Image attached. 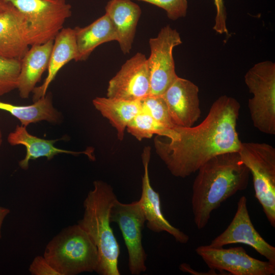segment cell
Returning <instances> with one entry per match:
<instances>
[{
    "mask_svg": "<svg viewBox=\"0 0 275 275\" xmlns=\"http://www.w3.org/2000/svg\"><path fill=\"white\" fill-rule=\"evenodd\" d=\"M95 108L116 129L118 139L122 141L130 121L142 109L140 101H128L97 97L92 101Z\"/></svg>",
    "mask_w": 275,
    "mask_h": 275,
    "instance_id": "21",
    "label": "cell"
},
{
    "mask_svg": "<svg viewBox=\"0 0 275 275\" xmlns=\"http://www.w3.org/2000/svg\"><path fill=\"white\" fill-rule=\"evenodd\" d=\"M126 129L139 141L151 138L154 134L169 137L172 130V128H168L156 121L142 108L128 123Z\"/></svg>",
    "mask_w": 275,
    "mask_h": 275,
    "instance_id": "23",
    "label": "cell"
},
{
    "mask_svg": "<svg viewBox=\"0 0 275 275\" xmlns=\"http://www.w3.org/2000/svg\"><path fill=\"white\" fill-rule=\"evenodd\" d=\"M30 272L33 275H60L44 257L37 256L30 264Z\"/></svg>",
    "mask_w": 275,
    "mask_h": 275,
    "instance_id": "27",
    "label": "cell"
},
{
    "mask_svg": "<svg viewBox=\"0 0 275 275\" xmlns=\"http://www.w3.org/2000/svg\"><path fill=\"white\" fill-rule=\"evenodd\" d=\"M10 213V210L0 206V238L2 237L1 228L4 218Z\"/></svg>",
    "mask_w": 275,
    "mask_h": 275,
    "instance_id": "29",
    "label": "cell"
},
{
    "mask_svg": "<svg viewBox=\"0 0 275 275\" xmlns=\"http://www.w3.org/2000/svg\"><path fill=\"white\" fill-rule=\"evenodd\" d=\"M77 47L74 29L63 28L54 39L47 68V75L43 84L34 89V102L44 96L61 69L71 60H76Z\"/></svg>",
    "mask_w": 275,
    "mask_h": 275,
    "instance_id": "19",
    "label": "cell"
},
{
    "mask_svg": "<svg viewBox=\"0 0 275 275\" xmlns=\"http://www.w3.org/2000/svg\"><path fill=\"white\" fill-rule=\"evenodd\" d=\"M182 43L179 33L170 25L163 27L156 37L149 39L150 95L161 96L177 78L173 50Z\"/></svg>",
    "mask_w": 275,
    "mask_h": 275,
    "instance_id": "9",
    "label": "cell"
},
{
    "mask_svg": "<svg viewBox=\"0 0 275 275\" xmlns=\"http://www.w3.org/2000/svg\"><path fill=\"white\" fill-rule=\"evenodd\" d=\"M12 5L6 0H0V14L7 10Z\"/></svg>",
    "mask_w": 275,
    "mask_h": 275,
    "instance_id": "30",
    "label": "cell"
},
{
    "mask_svg": "<svg viewBox=\"0 0 275 275\" xmlns=\"http://www.w3.org/2000/svg\"><path fill=\"white\" fill-rule=\"evenodd\" d=\"M240 109L235 98L219 97L199 125L174 127L168 138L156 135V153L173 176L184 178L217 154L238 152L242 143L237 131Z\"/></svg>",
    "mask_w": 275,
    "mask_h": 275,
    "instance_id": "1",
    "label": "cell"
},
{
    "mask_svg": "<svg viewBox=\"0 0 275 275\" xmlns=\"http://www.w3.org/2000/svg\"><path fill=\"white\" fill-rule=\"evenodd\" d=\"M74 30L77 47L75 61H85L99 45L117 40L115 26L106 13L89 25L76 26Z\"/></svg>",
    "mask_w": 275,
    "mask_h": 275,
    "instance_id": "20",
    "label": "cell"
},
{
    "mask_svg": "<svg viewBox=\"0 0 275 275\" xmlns=\"http://www.w3.org/2000/svg\"><path fill=\"white\" fill-rule=\"evenodd\" d=\"M199 91L194 82L178 76L161 95L175 127H191L201 117Z\"/></svg>",
    "mask_w": 275,
    "mask_h": 275,
    "instance_id": "13",
    "label": "cell"
},
{
    "mask_svg": "<svg viewBox=\"0 0 275 275\" xmlns=\"http://www.w3.org/2000/svg\"><path fill=\"white\" fill-rule=\"evenodd\" d=\"M140 102L142 108L158 122L169 128L175 127L171 120L167 105L161 96L149 95Z\"/></svg>",
    "mask_w": 275,
    "mask_h": 275,
    "instance_id": "25",
    "label": "cell"
},
{
    "mask_svg": "<svg viewBox=\"0 0 275 275\" xmlns=\"http://www.w3.org/2000/svg\"><path fill=\"white\" fill-rule=\"evenodd\" d=\"M54 40L31 46L21 60L17 89L21 98H28L47 69Z\"/></svg>",
    "mask_w": 275,
    "mask_h": 275,
    "instance_id": "16",
    "label": "cell"
},
{
    "mask_svg": "<svg viewBox=\"0 0 275 275\" xmlns=\"http://www.w3.org/2000/svg\"><path fill=\"white\" fill-rule=\"evenodd\" d=\"M216 8L215 23L213 29L220 34L229 35L226 26L227 13L223 0H214Z\"/></svg>",
    "mask_w": 275,
    "mask_h": 275,
    "instance_id": "28",
    "label": "cell"
},
{
    "mask_svg": "<svg viewBox=\"0 0 275 275\" xmlns=\"http://www.w3.org/2000/svg\"><path fill=\"white\" fill-rule=\"evenodd\" d=\"M0 110L9 113L19 120L21 125L25 127L42 121L59 123L63 117L61 113L53 107L50 93H46L33 104L28 105H18L0 101Z\"/></svg>",
    "mask_w": 275,
    "mask_h": 275,
    "instance_id": "22",
    "label": "cell"
},
{
    "mask_svg": "<svg viewBox=\"0 0 275 275\" xmlns=\"http://www.w3.org/2000/svg\"><path fill=\"white\" fill-rule=\"evenodd\" d=\"M61 139L53 140H45L30 134L26 127L17 125L15 130L11 132L7 138L8 142L11 146L23 145L26 148V154L24 158L19 162L20 168L28 169L30 160L36 159L41 157H45L48 160L60 153L69 154L74 155L85 154L92 160L94 159L92 150L75 152L61 149L56 147L53 144Z\"/></svg>",
    "mask_w": 275,
    "mask_h": 275,
    "instance_id": "17",
    "label": "cell"
},
{
    "mask_svg": "<svg viewBox=\"0 0 275 275\" xmlns=\"http://www.w3.org/2000/svg\"><path fill=\"white\" fill-rule=\"evenodd\" d=\"M148 3L164 10L168 18L175 20L185 16L187 0H137Z\"/></svg>",
    "mask_w": 275,
    "mask_h": 275,
    "instance_id": "26",
    "label": "cell"
},
{
    "mask_svg": "<svg viewBox=\"0 0 275 275\" xmlns=\"http://www.w3.org/2000/svg\"><path fill=\"white\" fill-rule=\"evenodd\" d=\"M150 156L151 148L146 146L142 154L144 174L141 196L139 201L147 221V227L154 232H166L171 235L177 242L186 243L189 240V236L171 225L162 213L159 195L152 188L150 183L148 169Z\"/></svg>",
    "mask_w": 275,
    "mask_h": 275,
    "instance_id": "14",
    "label": "cell"
},
{
    "mask_svg": "<svg viewBox=\"0 0 275 275\" xmlns=\"http://www.w3.org/2000/svg\"><path fill=\"white\" fill-rule=\"evenodd\" d=\"M253 176L255 197L275 227V148L264 143H241L238 151Z\"/></svg>",
    "mask_w": 275,
    "mask_h": 275,
    "instance_id": "5",
    "label": "cell"
},
{
    "mask_svg": "<svg viewBox=\"0 0 275 275\" xmlns=\"http://www.w3.org/2000/svg\"><path fill=\"white\" fill-rule=\"evenodd\" d=\"M245 196L239 199L234 216L226 229L209 244L222 248L241 243L251 246L267 261L275 265V248L267 243L255 229L251 220Z\"/></svg>",
    "mask_w": 275,
    "mask_h": 275,
    "instance_id": "12",
    "label": "cell"
},
{
    "mask_svg": "<svg viewBox=\"0 0 275 275\" xmlns=\"http://www.w3.org/2000/svg\"><path fill=\"white\" fill-rule=\"evenodd\" d=\"M21 60L0 58V96L17 89Z\"/></svg>",
    "mask_w": 275,
    "mask_h": 275,
    "instance_id": "24",
    "label": "cell"
},
{
    "mask_svg": "<svg viewBox=\"0 0 275 275\" xmlns=\"http://www.w3.org/2000/svg\"><path fill=\"white\" fill-rule=\"evenodd\" d=\"M25 17L30 46L54 40L71 16V6L65 0H6Z\"/></svg>",
    "mask_w": 275,
    "mask_h": 275,
    "instance_id": "7",
    "label": "cell"
},
{
    "mask_svg": "<svg viewBox=\"0 0 275 275\" xmlns=\"http://www.w3.org/2000/svg\"><path fill=\"white\" fill-rule=\"evenodd\" d=\"M93 186L84 200L83 217L77 224L97 247L99 263L95 272L100 275H120V246L109 218L112 206L117 198L113 187L107 183L96 180Z\"/></svg>",
    "mask_w": 275,
    "mask_h": 275,
    "instance_id": "3",
    "label": "cell"
},
{
    "mask_svg": "<svg viewBox=\"0 0 275 275\" xmlns=\"http://www.w3.org/2000/svg\"><path fill=\"white\" fill-rule=\"evenodd\" d=\"M43 257L60 275L95 271L99 263L96 246L78 224L54 236L46 245Z\"/></svg>",
    "mask_w": 275,
    "mask_h": 275,
    "instance_id": "4",
    "label": "cell"
},
{
    "mask_svg": "<svg viewBox=\"0 0 275 275\" xmlns=\"http://www.w3.org/2000/svg\"><path fill=\"white\" fill-rule=\"evenodd\" d=\"M150 78L147 59L138 52L122 66L109 81L106 97L140 101L150 95Z\"/></svg>",
    "mask_w": 275,
    "mask_h": 275,
    "instance_id": "11",
    "label": "cell"
},
{
    "mask_svg": "<svg viewBox=\"0 0 275 275\" xmlns=\"http://www.w3.org/2000/svg\"><path fill=\"white\" fill-rule=\"evenodd\" d=\"M29 46L27 21L12 5L0 14V58L21 60Z\"/></svg>",
    "mask_w": 275,
    "mask_h": 275,
    "instance_id": "15",
    "label": "cell"
},
{
    "mask_svg": "<svg viewBox=\"0 0 275 275\" xmlns=\"http://www.w3.org/2000/svg\"><path fill=\"white\" fill-rule=\"evenodd\" d=\"M2 143H3V134H2V132L0 129V148L1 147V145L2 144Z\"/></svg>",
    "mask_w": 275,
    "mask_h": 275,
    "instance_id": "31",
    "label": "cell"
},
{
    "mask_svg": "<svg viewBox=\"0 0 275 275\" xmlns=\"http://www.w3.org/2000/svg\"><path fill=\"white\" fill-rule=\"evenodd\" d=\"M105 9L116 29L121 51L129 53L142 13L140 7L131 0H111Z\"/></svg>",
    "mask_w": 275,
    "mask_h": 275,
    "instance_id": "18",
    "label": "cell"
},
{
    "mask_svg": "<svg viewBox=\"0 0 275 275\" xmlns=\"http://www.w3.org/2000/svg\"><path fill=\"white\" fill-rule=\"evenodd\" d=\"M196 252L210 269L224 273L228 272L233 275L275 274L274 264L250 256L241 246L224 249L205 245L197 248Z\"/></svg>",
    "mask_w": 275,
    "mask_h": 275,
    "instance_id": "10",
    "label": "cell"
},
{
    "mask_svg": "<svg viewBox=\"0 0 275 275\" xmlns=\"http://www.w3.org/2000/svg\"><path fill=\"white\" fill-rule=\"evenodd\" d=\"M253 97L248 107L253 126L260 132L275 134V64L266 61L255 64L244 75Z\"/></svg>",
    "mask_w": 275,
    "mask_h": 275,
    "instance_id": "6",
    "label": "cell"
},
{
    "mask_svg": "<svg viewBox=\"0 0 275 275\" xmlns=\"http://www.w3.org/2000/svg\"><path fill=\"white\" fill-rule=\"evenodd\" d=\"M197 171L191 202L195 224L201 230L207 225L213 211L246 188L250 172L237 151L217 154Z\"/></svg>",
    "mask_w": 275,
    "mask_h": 275,
    "instance_id": "2",
    "label": "cell"
},
{
    "mask_svg": "<svg viewBox=\"0 0 275 275\" xmlns=\"http://www.w3.org/2000/svg\"><path fill=\"white\" fill-rule=\"evenodd\" d=\"M111 223L118 224L128 255V268L131 274L146 270L147 254L142 243V231L146 218L139 201L125 204L117 199L110 211Z\"/></svg>",
    "mask_w": 275,
    "mask_h": 275,
    "instance_id": "8",
    "label": "cell"
}]
</instances>
